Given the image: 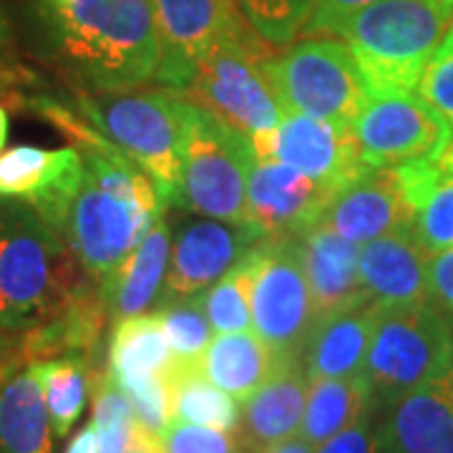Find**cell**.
Masks as SVG:
<instances>
[{
  "instance_id": "cell-10",
  "label": "cell",
  "mask_w": 453,
  "mask_h": 453,
  "mask_svg": "<svg viewBox=\"0 0 453 453\" xmlns=\"http://www.w3.org/2000/svg\"><path fill=\"white\" fill-rule=\"evenodd\" d=\"M252 330L285 357H303L315 327L300 240H262L252 250Z\"/></svg>"
},
{
  "instance_id": "cell-30",
  "label": "cell",
  "mask_w": 453,
  "mask_h": 453,
  "mask_svg": "<svg viewBox=\"0 0 453 453\" xmlns=\"http://www.w3.org/2000/svg\"><path fill=\"white\" fill-rule=\"evenodd\" d=\"M43 390V401L50 418V431L56 438H65L79 423L86 405V395L96 378L94 368L81 357H49L28 365Z\"/></svg>"
},
{
  "instance_id": "cell-18",
  "label": "cell",
  "mask_w": 453,
  "mask_h": 453,
  "mask_svg": "<svg viewBox=\"0 0 453 453\" xmlns=\"http://www.w3.org/2000/svg\"><path fill=\"white\" fill-rule=\"evenodd\" d=\"M320 222L348 242L365 244L413 226V210L405 199L395 166H371L363 177L333 196Z\"/></svg>"
},
{
  "instance_id": "cell-45",
  "label": "cell",
  "mask_w": 453,
  "mask_h": 453,
  "mask_svg": "<svg viewBox=\"0 0 453 453\" xmlns=\"http://www.w3.org/2000/svg\"><path fill=\"white\" fill-rule=\"evenodd\" d=\"M5 372H8V368H3V365H0V383H3V378H5Z\"/></svg>"
},
{
  "instance_id": "cell-13",
  "label": "cell",
  "mask_w": 453,
  "mask_h": 453,
  "mask_svg": "<svg viewBox=\"0 0 453 453\" xmlns=\"http://www.w3.org/2000/svg\"><path fill=\"white\" fill-rule=\"evenodd\" d=\"M250 139L255 159L288 164L335 192L371 169L360 157V146L350 127L303 113H288L277 129Z\"/></svg>"
},
{
  "instance_id": "cell-39",
  "label": "cell",
  "mask_w": 453,
  "mask_h": 453,
  "mask_svg": "<svg viewBox=\"0 0 453 453\" xmlns=\"http://www.w3.org/2000/svg\"><path fill=\"white\" fill-rule=\"evenodd\" d=\"M428 292L434 303L453 315V247L428 255Z\"/></svg>"
},
{
  "instance_id": "cell-42",
  "label": "cell",
  "mask_w": 453,
  "mask_h": 453,
  "mask_svg": "<svg viewBox=\"0 0 453 453\" xmlns=\"http://www.w3.org/2000/svg\"><path fill=\"white\" fill-rule=\"evenodd\" d=\"M5 139H8V113L0 106V151L5 146Z\"/></svg>"
},
{
  "instance_id": "cell-32",
  "label": "cell",
  "mask_w": 453,
  "mask_h": 453,
  "mask_svg": "<svg viewBox=\"0 0 453 453\" xmlns=\"http://www.w3.org/2000/svg\"><path fill=\"white\" fill-rule=\"evenodd\" d=\"M154 315L162 323L174 363L196 365L199 357L204 356L207 345L211 342V333H214L207 315H204V308L199 303V295L187 297V300L159 303Z\"/></svg>"
},
{
  "instance_id": "cell-37",
  "label": "cell",
  "mask_w": 453,
  "mask_h": 453,
  "mask_svg": "<svg viewBox=\"0 0 453 453\" xmlns=\"http://www.w3.org/2000/svg\"><path fill=\"white\" fill-rule=\"evenodd\" d=\"M375 413L378 408L368 411L353 426L340 431L338 436L327 438L315 453H378V436H375Z\"/></svg>"
},
{
  "instance_id": "cell-22",
  "label": "cell",
  "mask_w": 453,
  "mask_h": 453,
  "mask_svg": "<svg viewBox=\"0 0 453 453\" xmlns=\"http://www.w3.org/2000/svg\"><path fill=\"white\" fill-rule=\"evenodd\" d=\"M380 308L371 300L318 320L305 345V372L310 380H335L363 375Z\"/></svg>"
},
{
  "instance_id": "cell-44",
  "label": "cell",
  "mask_w": 453,
  "mask_h": 453,
  "mask_svg": "<svg viewBox=\"0 0 453 453\" xmlns=\"http://www.w3.org/2000/svg\"><path fill=\"white\" fill-rule=\"evenodd\" d=\"M3 33H5V23H3V13H0V38H3Z\"/></svg>"
},
{
  "instance_id": "cell-33",
  "label": "cell",
  "mask_w": 453,
  "mask_h": 453,
  "mask_svg": "<svg viewBox=\"0 0 453 453\" xmlns=\"http://www.w3.org/2000/svg\"><path fill=\"white\" fill-rule=\"evenodd\" d=\"M234 3L242 11L244 20L252 26V31L273 49L290 46L295 35L305 31L315 8V0H234Z\"/></svg>"
},
{
  "instance_id": "cell-17",
  "label": "cell",
  "mask_w": 453,
  "mask_h": 453,
  "mask_svg": "<svg viewBox=\"0 0 453 453\" xmlns=\"http://www.w3.org/2000/svg\"><path fill=\"white\" fill-rule=\"evenodd\" d=\"M378 453H453V368L375 413Z\"/></svg>"
},
{
  "instance_id": "cell-34",
  "label": "cell",
  "mask_w": 453,
  "mask_h": 453,
  "mask_svg": "<svg viewBox=\"0 0 453 453\" xmlns=\"http://www.w3.org/2000/svg\"><path fill=\"white\" fill-rule=\"evenodd\" d=\"M94 428L98 453H127L136 428V413L129 395L104 372L94 380Z\"/></svg>"
},
{
  "instance_id": "cell-9",
  "label": "cell",
  "mask_w": 453,
  "mask_h": 453,
  "mask_svg": "<svg viewBox=\"0 0 453 453\" xmlns=\"http://www.w3.org/2000/svg\"><path fill=\"white\" fill-rule=\"evenodd\" d=\"M270 56L273 46L259 35L225 43L196 64L179 96L219 116L247 136L277 129L288 113L265 71Z\"/></svg>"
},
{
  "instance_id": "cell-36",
  "label": "cell",
  "mask_w": 453,
  "mask_h": 453,
  "mask_svg": "<svg viewBox=\"0 0 453 453\" xmlns=\"http://www.w3.org/2000/svg\"><path fill=\"white\" fill-rule=\"evenodd\" d=\"M162 446L164 453H244L232 434L181 421L166 426Z\"/></svg>"
},
{
  "instance_id": "cell-11",
  "label": "cell",
  "mask_w": 453,
  "mask_h": 453,
  "mask_svg": "<svg viewBox=\"0 0 453 453\" xmlns=\"http://www.w3.org/2000/svg\"><path fill=\"white\" fill-rule=\"evenodd\" d=\"M350 129L363 162L378 169L441 157L453 136L416 91H372Z\"/></svg>"
},
{
  "instance_id": "cell-29",
  "label": "cell",
  "mask_w": 453,
  "mask_h": 453,
  "mask_svg": "<svg viewBox=\"0 0 453 453\" xmlns=\"http://www.w3.org/2000/svg\"><path fill=\"white\" fill-rule=\"evenodd\" d=\"M166 386L172 398V418L181 423H195L214 431L232 434L240 421L237 398L217 388L207 380L196 365L172 363L166 371Z\"/></svg>"
},
{
  "instance_id": "cell-25",
  "label": "cell",
  "mask_w": 453,
  "mask_h": 453,
  "mask_svg": "<svg viewBox=\"0 0 453 453\" xmlns=\"http://www.w3.org/2000/svg\"><path fill=\"white\" fill-rule=\"evenodd\" d=\"M405 199L413 210V232L428 252L453 247V169L441 157L395 166Z\"/></svg>"
},
{
  "instance_id": "cell-19",
  "label": "cell",
  "mask_w": 453,
  "mask_h": 453,
  "mask_svg": "<svg viewBox=\"0 0 453 453\" xmlns=\"http://www.w3.org/2000/svg\"><path fill=\"white\" fill-rule=\"evenodd\" d=\"M428 255L413 226L360 244L357 267L368 300L380 310L431 303Z\"/></svg>"
},
{
  "instance_id": "cell-31",
  "label": "cell",
  "mask_w": 453,
  "mask_h": 453,
  "mask_svg": "<svg viewBox=\"0 0 453 453\" xmlns=\"http://www.w3.org/2000/svg\"><path fill=\"white\" fill-rule=\"evenodd\" d=\"M252 250L225 277H219L210 290L199 295V303L204 308V315L210 320L211 330L219 333V335H226V333H255L252 330V305H250Z\"/></svg>"
},
{
  "instance_id": "cell-12",
  "label": "cell",
  "mask_w": 453,
  "mask_h": 453,
  "mask_svg": "<svg viewBox=\"0 0 453 453\" xmlns=\"http://www.w3.org/2000/svg\"><path fill=\"white\" fill-rule=\"evenodd\" d=\"M162 35L157 83L181 91L199 61L225 43L257 35L234 0H149Z\"/></svg>"
},
{
  "instance_id": "cell-6",
  "label": "cell",
  "mask_w": 453,
  "mask_h": 453,
  "mask_svg": "<svg viewBox=\"0 0 453 453\" xmlns=\"http://www.w3.org/2000/svg\"><path fill=\"white\" fill-rule=\"evenodd\" d=\"M252 139L189 101L177 204L192 214L244 222Z\"/></svg>"
},
{
  "instance_id": "cell-2",
  "label": "cell",
  "mask_w": 453,
  "mask_h": 453,
  "mask_svg": "<svg viewBox=\"0 0 453 453\" xmlns=\"http://www.w3.org/2000/svg\"><path fill=\"white\" fill-rule=\"evenodd\" d=\"M56 46L88 91L157 81L162 35L149 0H41Z\"/></svg>"
},
{
  "instance_id": "cell-4",
  "label": "cell",
  "mask_w": 453,
  "mask_h": 453,
  "mask_svg": "<svg viewBox=\"0 0 453 453\" xmlns=\"http://www.w3.org/2000/svg\"><path fill=\"white\" fill-rule=\"evenodd\" d=\"M453 26V0H375L335 31L372 91H416Z\"/></svg>"
},
{
  "instance_id": "cell-43",
  "label": "cell",
  "mask_w": 453,
  "mask_h": 453,
  "mask_svg": "<svg viewBox=\"0 0 453 453\" xmlns=\"http://www.w3.org/2000/svg\"><path fill=\"white\" fill-rule=\"evenodd\" d=\"M441 164H443V166H449V169H453V136H451V142H449V146L443 149V154H441Z\"/></svg>"
},
{
  "instance_id": "cell-41",
  "label": "cell",
  "mask_w": 453,
  "mask_h": 453,
  "mask_svg": "<svg viewBox=\"0 0 453 453\" xmlns=\"http://www.w3.org/2000/svg\"><path fill=\"white\" fill-rule=\"evenodd\" d=\"M270 453H312V446L310 443H305L300 436L290 438L288 443H282V446H277L275 451Z\"/></svg>"
},
{
  "instance_id": "cell-16",
  "label": "cell",
  "mask_w": 453,
  "mask_h": 453,
  "mask_svg": "<svg viewBox=\"0 0 453 453\" xmlns=\"http://www.w3.org/2000/svg\"><path fill=\"white\" fill-rule=\"evenodd\" d=\"M83 177V157L76 146L43 149L20 144L0 151V199L31 204L56 232Z\"/></svg>"
},
{
  "instance_id": "cell-20",
  "label": "cell",
  "mask_w": 453,
  "mask_h": 453,
  "mask_svg": "<svg viewBox=\"0 0 453 453\" xmlns=\"http://www.w3.org/2000/svg\"><path fill=\"white\" fill-rule=\"evenodd\" d=\"M310 378L303 357L288 360L280 371L240 408L232 436L244 453H270L300 434L308 403Z\"/></svg>"
},
{
  "instance_id": "cell-15",
  "label": "cell",
  "mask_w": 453,
  "mask_h": 453,
  "mask_svg": "<svg viewBox=\"0 0 453 453\" xmlns=\"http://www.w3.org/2000/svg\"><path fill=\"white\" fill-rule=\"evenodd\" d=\"M335 195V189L288 164L255 159L247 179L244 222L255 226L265 240L300 237L320 222Z\"/></svg>"
},
{
  "instance_id": "cell-8",
  "label": "cell",
  "mask_w": 453,
  "mask_h": 453,
  "mask_svg": "<svg viewBox=\"0 0 453 453\" xmlns=\"http://www.w3.org/2000/svg\"><path fill=\"white\" fill-rule=\"evenodd\" d=\"M449 368L453 327L431 303L380 310L363 368L375 408L395 403Z\"/></svg>"
},
{
  "instance_id": "cell-5",
  "label": "cell",
  "mask_w": 453,
  "mask_h": 453,
  "mask_svg": "<svg viewBox=\"0 0 453 453\" xmlns=\"http://www.w3.org/2000/svg\"><path fill=\"white\" fill-rule=\"evenodd\" d=\"M187 106V98L164 86L79 96V111L154 181L164 204H177Z\"/></svg>"
},
{
  "instance_id": "cell-28",
  "label": "cell",
  "mask_w": 453,
  "mask_h": 453,
  "mask_svg": "<svg viewBox=\"0 0 453 453\" xmlns=\"http://www.w3.org/2000/svg\"><path fill=\"white\" fill-rule=\"evenodd\" d=\"M375 408L371 386L363 375L310 380L308 403L300 423V438L312 449L323 446L327 438L338 436L357 418Z\"/></svg>"
},
{
  "instance_id": "cell-3",
  "label": "cell",
  "mask_w": 453,
  "mask_h": 453,
  "mask_svg": "<svg viewBox=\"0 0 453 453\" xmlns=\"http://www.w3.org/2000/svg\"><path fill=\"white\" fill-rule=\"evenodd\" d=\"M91 277L61 232L26 202H0V327L53 320Z\"/></svg>"
},
{
  "instance_id": "cell-26",
  "label": "cell",
  "mask_w": 453,
  "mask_h": 453,
  "mask_svg": "<svg viewBox=\"0 0 453 453\" xmlns=\"http://www.w3.org/2000/svg\"><path fill=\"white\" fill-rule=\"evenodd\" d=\"M174 356L157 315H134L113 323L106 375L124 393L159 380L172 368Z\"/></svg>"
},
{
  "instance_id": "cell-1",
  "label": "cell",
  "mask_w": 453,
  "mask_h": 453,
  "mask_svg": "<svg viewBox=\"0 0 453 453\" xmlns=\"http://www.w3.org/2000/svg\"><path fill=\"white\" fill-rule=\"evenodd\" d=\"M81 151L83 177L58 232L86 275L104 282L164 217L154 181L94 127L71 136Z\"/></svg>"
},
{
  "instance_id": "cell-23",
  "label": "cell",
  "mask_w": 453,
  "mask_h": 453,
  "mask_svg": "<svg viewBox=\"0 0 453 453\" xmlns=\"http://www.w3.org/2000/svg\"><path fill=\"white\" fill-rule=\"evenodd\" d=\"M169 257H172V229L162 217L149 229V234L139 242V247H134L129 257L104 282H98L101 297L113 323L134 315H144L157 305V300H162Z\"/></svg>"
},
{
  "instance_id": "cell-14",
  "label": "cell",
  "mask_w": 453,
  "mask_h": 453,
  "mask_svg": "<svg viewBox=\"0 0 453 453\" xmlns=\"http://www.w3.org/2000/svg\"><path fill=\"white\" fill-rule=\"evenodd\" d=\"M262 240L250 222H225L202 214L181 219L159 303L187 300L210 290Z\"/></svg>"
},
{
  "instance_id": "cell-27",
  "label": "cell",
  "mask_w": 453,
  "mask_h": 453,
  "mask_svg": "<svg viewBox=\"0 0 453 453\" xmlns=\"http://www.w3.org/2000/svg\"><path fill=\"white\" fill-rule=\"evenodd\" d=\"M43 390L31 371L5 372L0 383V453H53Z\"/></svg>"
},
{
  "instance_id": "cell-21",
  "label": "cell",
  "mask_w": 453,
  "mask_h": 453,
  "mask_svg": "<svg viewBox=\"0 0 453 453\" xmlns=\"http://www.w3.org/2000/svg\"><path fill=\"white\" fill-rule=\"evenodd\" d=\"M297 240L308 275L315 323L368 300L357 267V244L342 240L323 222L310 226Z\"/></svg>"
},
{
  "instance_id": "cell-40",
  "label": "cell",
  "mask_w": 453,
  "mask_h": 453,
  "mask_svg": "<svg viewBox=\"0 0 453 453\" xmlns=\"http://www.w3.org/2000/svg\"><path fill=\"white\" fill-rule=\"evenodd\" d=\"M65 453H98V438H96V428H94V423L83 426L81 431L73 436V441L68 443Z\"/></svg>"
},
{
  "instance_id": "cell-7",
  "label": "cell",
  "mask_w": 453,
  "mask_h": 453,
  "mask_svg": "<svg viewBox=\"0 0 453 453\" xmlns=\"http://www.w3.org/2000/svg\"><path fill=\"white\" fill-rule=\"evenodd\" d=\"M285 113L350 127L371 98L353 50L340 38H305L265 61Z\"/></svg>"
},
{
  "instance_id": "cell-38",
  "label": "cell",
  "mask_w": 453,
  "mask_h": 453,
  "mask_svg": "<svg viewBox=\"0 0 453 453\" xmlns=\"http://www.w3.org/2000/svg\"><path fill=\"white\" fill-rule=\"evenodd\" d=\"M375 0H315L312 16H310L305 31L308 35H335L338 26L350 18L357 11H363L365 5H371Z\"/></svg>"
},
{
  "instance_id": "cell-24",
  "label": "cell",
  "mask_w": 453,
  "mask_h": 453,
  "mask_svg": "<svg viewBox=\"0 0 453 453\" xmlns=\"http://www.w3.org/2000/svg\"><path fill=\"white\" fill-rule=\"evenodd\" d=\"M288 360L280 356L257 333H226L211 338L196 368L217 388L229 393L240 403L257 393Z\"/></svg>"
},
{
  "instance_id": "cell-35",
  "label": "cell",
  "mask_w": 453,
  "mask_h": 453,
  "mask_svg": "<svg viewBox=\"0 0 453 453\" xmlns=\"http://www.w3.org/2000/svg\"><path fill=\"white\" fill-rule=\"evenodd\" d=\"M416 94L453 129V26L423 68Z\"/></svg>"
}]
</instances>
